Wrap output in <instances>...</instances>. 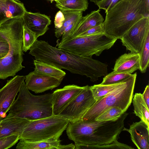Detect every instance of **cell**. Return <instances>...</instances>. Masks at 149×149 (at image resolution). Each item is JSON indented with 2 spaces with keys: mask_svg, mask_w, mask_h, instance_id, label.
I'll return each mask as SVG.
<instances>
[{
  "mask_svg": "<svg viewBox=\"0 0 149 149\" xmlns=\"http://www.w3.org/2000/svg\"><path fill=\"white\" fill-rule=\"evenodd\" d=\"M9 50L8 42L0 34V55L5 57L7 55Z\"/></svg>",
  "mask_w": 149,
  "mask_h": 149,
  "instance_id": "34",
  "label": "cell"
},
{
  "mask_svg": "<svg viewBox=\"0 0 149 149\" xmlns=\"http://www.w3.org/2000/svg\"><path fill=\"white\" fill-rule=\"evenodd\" d=\"M123 113L121 109L118 107H111L103 112L95 120L106 121L116 119Z\"/></svg>",
  "mask_w": 149,
  "mask_h": 149,
  "instance_id": "27",
  "label": "cell"
},
{
  "mask_svg": "<svg viewBox=\"0 0 149 149\" xmlns=\"http://www.w3.org/2000/svg\"><path fill=\"white\" fill-rule=\"evenodd\" d=\"M140 70L142 73H145L149 63V33L146 36L143 46L139 52Z\"/></svg>",
  "mask_w": 149,
  "mask_h": 149,
  "instance_id": "26",
  "label": "cell"
},
{
  "mask_svg": "<svg viewBox=\"0 0 149 149\" xmlns=\"http://www.w3.org/2000/svg\"><path fill=\"white\" fill-rule=\"evenodd\" d=\"M121 0H101L98 1L96 3L99 9H102L105 13L112 8L116 4Z\"/></svg>",
  "mask_w": 149,
  "mask_h": 149,
  "instance_id": "33",
  "label": "cell"
},
{
  "mask_svg": "<svg viewBox=\"0 0 149 149\" xmlns=\"http://www.w3.org/2000/svg\"><path fill=\"white\" fill-rule=\"evenodd\" d=\"M72 84L65 86L55 90L52 93L53 114L58 115L63 109L84 88Z\"/></svg>",
  "mask_w": 149,
  "mask_h": 149,
  "instance_id": "13",
  "label": "cell"
},
{
  "mask_svg": "<svg viewBox=\"0 0 149 149\" xmlns=\"http://www.w3.org/2000/svg\"><path fill=\"white\" fill-rule=\"evenodd\" d=\"M25 79L24 76L16 75L8 80L6 84L0 89V120L5 117Z\"/></svg>",
  "mask_w": 149,
  "mask_h": 149,
  "instance_id": "11",
  "label": "cell"
},
{
  "mask_svg": "<svg viewBox=\"0 0 149 149\" xmlns=\"http://www.w3.org/2000/svg\"><path fill=\"white\" fill-rule=\"evenodd\" d=\"M132 74L113 71L103 77V81L100 84L107 85L118 83L129 77Z\"/></svg>",
  "mask_w": 149,
  "mask_h": 149,
  "instance_id": "29",
  "label": "cell"
},
{
  "mask_svg": "<svg viewBox=\"0 0 149 149\" xmlns=\"http://www.w3.org/2000/svg\"><path fill=\"white\" fill-rule=\"evenodd\" d=\"M49 0L50 1V2L51 3H52L54 1H55L56 2L57 1H59V0Z\"/></svg>",
  "mask_w": 149,
  "mask_h": 149,
  "instance_id": "38",
  "label": "cell"
},
{
  "mask_svg": "<svg viewBox=\"0 0 149 149\" xmlns=\"http://www.w3.org/2000/svg\"><path fill=\"white\" fill-rule=\"evenodd\" d=\"M25 85L30 90L36 93H42L58 86L63 79L31 72L25 76Z\"/></svg>",
  "mask_w": 149,
  "mask_h": 149,
  "instance_id": "12",
  "label": "cell"
},
{
  "mask_svg": "<svg viewBox=\"0 0 149 149\" xmlns=\"http://www.w3.org/2000/svg\"><path fill=\"white\" fill-rule=\"evenodd\" d=\"M79 148L131 149L133 148L127 145L120 143L116 140L108 144L97 146H81Z\"/></svg>",
  "mask_w": 149,
  "mask_h": 149,
  "instance_id": "30",
  "label": "cell"
},
{
  "mask_svg": "<svg viewBox=\"0 0 149 149\" xmlns=\"http://www.w3.org/2000/svg\"><path fill=\"white\" fill-rule=\"evenodd\" d=\"M102 33H104L103 23L87 30L77 36H86Z\"/></svg>",
  "mask_w": 149,
  "mask_h": 149,
  "instance_id": "32",
  "label": "cell"
},
{
  "mask_svg": "<svg viewBox=\"0 0 149 149\" xmlns=\"http://www.w3.org/2000/svg\"><path fill=\"white\" fill-rule=\"evenodd\" d=\"M22 17L10 19L0 26V34L8 42L7 55L0 59V79H5L16 74L25 67L22 50L23 26Z\"/></svg>",
  "mask_w": 149,
  "mask_h": 149,
  "instance_id": "4",
  "label": "cell"
},
{
  "mask_svg": "<svg viewBox=\"0 0 149 149\" xmlns=\"http://www.w3.org/2000/svg\"><path fill=\"white\" fill-rule=\"evenodd\" d=\"M149 33V16L142 18L134 24L120 39L122 45L130 52H140L146 35Z\"/></svg>",
  "mask_w": 149,
  "mask_h": 149,
  "instance_id": "10",
  "label": "cell"
},
{
  "mask_svg": "<svg viewBox=\"0 0 149 149\" xmlns=\"http://www.w3.org/2000/svg\"><path fill=\"white\" fill-rule=\"evenodd\" d=\"M140 69L139 53H125L116 60L113 71L120 73L132 74Z\"/></svg>",
  "mask_w": 149,
  "mask_h": 149,
  "instance_id": "19",
  "label": "cell"
},
{
  "mask_svg": "<svg viewBox=\"0 0 149 149\" xmlns=\"http://www.w3.org/2000/svg\"><path fill=\"white\" fill-rule=\"evenodd\" d=\"M30 121L7 116L0 120V138L11 135H19Z\"/></svg>",
  "mask_w": 149,
  "mask_h": 149,
  "instance_id": "18",
  "label": "cell"
},
{
  "mask_svg": "<svg viewBox=\"0 0 149 149\" xmlns=\"http://www.w3.org/2000/svg\"><path fill=\"white\" fill-rule=\"evenodd\" d=\"M134 113L149 127V109L140 93H136L132 98Z\"/></svg>",
  "mask_w": 149,
  "mask_h": 149,
  "instance_id": "21",
  "label": "cell"
},
{
  "mask_svg": "<svg viewBox=\"0 0 149 149\" xmlns=\"http://www.w3.org/2000/svg\"><path fill=\"white\" fill-rule=\"evenodd\" d=\"M106 13L104 33L120 39L136 22L149 16V0H121Z\"/></svg>",
  "mask_w": 149,
  "mask_h": 149,
  "instance_id": "3",
  "label": "cell"
},
{
  "mask_svg": "<svg viewBox=\"0 0 149 149\" xmlns=\"http://www.w3.org/2000/svg\"><path fill=\"white\" fill-rule=\"evenodd\" d=\"M143 98L147 106L149 107V86L147 85L145 88L144 91L142 94Z\"/></svg>",
  "mask_w": 149,
  "mask_h": 149,
  "instance_id": "36",
  "label": "cell"
},
{
  "mask_svg": "<svg viewBox=\"0 0 149 149\" xmlns=\"http://www.w3.org/2000/svg\"><path fill=\"white\" fill-rule=\"evenodd\" d=\"M128 113L125 112L117 119L91 122L81 119L69 121L66 132L75 145L86 146L105 145L117 140L124 127Z\"/></svg>",
  "mask_w": 149,
  "mask_h": 149,
  "instance_id": "2",
  "label": "cell"
},
{
  "mask_svg": "<svg viewBox=\"0 0 149 149\" xmlns=\"http://www.w3.org/2000/svg\"><path fill=\"white\" fill-rule=\"evenodd\" d=\"M26 11L19 0H0V26L10 19L22 17Z\"/></svg>",
  "mask_w": 149,
  "mask_h": 149,
  "instance_id": "17",
  "label": "cell"
},
{
  "mask_svg": "<svg viewBox=\"0 0 149 149\" xmlns=\"http://www.w3.org/2000/svg\"><path fill=\"white\" fill-rule=\"evenodd\" d=\"M65 19L64 15L61 11H58L56 13L54 20L55 27L59 29L62 26Z\"/></svg>",
  "mask_w": 149,
  "mask_h": 149,
  "instance_id": "35",
  "label": "cell"
},
{
  "mask_svg": "<svg viewBox=\"0 0 149 149\" xmlns=\"http://www.w3.org/2000/svg\"><path fill=\"white\" fill-rule=\"evenodd\" d=\"M24 23L38 38L44 35L49 30L51 23L48 16L39 13L26 11L22 17Z\"/></svg>",
  "mask_w": 149,
  "mask_h": 149,
  "instance_id": "14",
  "label": "cell"
},
{
  "mask_svg": "<svg viewBox=\"0 0 149 149\" xmlns=\"http://www.w3.org/2000/svg\"><path fill=\"white\" fill-rule=\"evenodd\" d=\"M3 57H4L3 56L0 55V59H1Z\"/></svg>",
  "mask_w": 149,
  "mask_h": 149,
  "instance_id": "39",
  "label": "cell"
},
{
  "mask_svg": "<svg viewBox=\"0 0 149 149\" xmlns=\"http://www.w3.org/2000/svg\"><path fill=\"white\" fill-rule=\"evenodd\" d=\"M33 64L35 71L58 79H63L66 74L61 69L36 59L34 60Z\"/></svg>",
  "mask_w": 149,
  "mask_h": 149,
  "instance_id": "22",
  "label": "cell"
},
{
  "mask_svg": "<svg viewBox=\"0 0 149 149\" xmlns=\"http://www.w3.org/2000/svg\"><path fill=\"white\" fill-rule=\"evenodd\" d=\"M19 140L18 135H11L0 138V149H7L12 147Z\"/></svg>",
  "mask_w": 149,
  "mask_h": 149,
  "instance_id": "31",
  "label": "cell"
},
{
  "mask_svg": "<svg viewBox=\"0 0 149 149\" xmlns=\"http://www.w3.org/2000/svg\"><path fill=\"white\" fill-rule=\"evenodd\" d=\"M123 130L130 134L131 140L139 149H149V127L143 121L133 123L129 129Z\"/></svg>",
  "mask_w": 149,
  "mask_h": 149,
  "instance_id": "16",
  "label": "cell"
},
{
  "mask_svg": "<svg viewBox=\"0 0 149 149\" xmlns=\"http://www.w3.org/2000/svg\"><path fill=\"white\" fill-rule=\"evenodd\" d=\"M99 9L95 10L82 16L72 33L63 40L75 38L90 28L102 24L104 19Z\"/></svg>",
  "mask_w": 149,
  "mask_h": 149,
  "instance_id": "20",
  "label": "cell"
},
{
  "mask_svg": "<svg viewBox=\"0 0 149 149\" xmlns=\"http://www.w3.org/2000/svg\"><path fill=\"white\" fill-rule=\"evenodd\" d=\"M62 11L64 15L65 19L61 27L59 29H55V36L57 38L60 37L62 36L65 29L67 26L73 22L81 19L82 17V11Z\"/></svg>",
  "mask_w": 149,
  "mask_h": 149,
  "instance_id": "24",
  "label": "cell"
},
{
  "mask_svg": "<svg viewBox=\"0 0 149 149\" xmlns=\"http://www.w3.org/2000/svg\"><path fill=\"white\" fill-rule=\"evenodd\" d=\"M136 76V72L132 74L123 83L96 101L81 119L87 122L94 121L106 110L114 107H118L125 112L132 101Z\"/></svg>",
  "mask_w": 149,
  "mask_h": 149,
  "instance_id": "6",
  "label": "cell"
},
{
  "mask_svg": "<svg viewBox=\"0 0 149 149\" xmlns=\"http://www.w3.org/2000/svg\"><path fill=\"white\" fill-rule=\"evenodd\" d=\"M91 1L94 2L95 4H96L97 2L99 1L98 0H90Z\"/></svg>",
  "mask_w": 149,
  "mask_h": 149,
  "instance_id": "37",
  "label": "cell"
},
{
  "mask_svg": "<svg viewBox=\"0 0 149 149\" xmlns=\"http://www.w3.org/2000/svg\"><path fill=\"white\" fill-rule=\"evenodd\" d=\"M88 0H60L56 2V6L61 11H84L88 7Z\"/></svg>",
  "mask_w": 149,
  "mask_h": 149,
  "instance_id": "23",
  "label": "cell"
},
{
  "mask_svg": "<svg viewBox=\"0 0 149 149\" xmlns=\"http://www.w3.org/2000/svg\"><path fill=\"white\" fill-rule=\"evenodd\" d=\"M60 136H57L47 139L29 141L20 139L16 148L17 149H74L75 145L61 144Z\"/></svg>",
  "mask_w": 149,
  "mask_h": 149,
  "instance_id": "15",
  "label": "cell"
},
{
  "mask_svg": "<svg viewBox=\"0 0 149 149\" xmlns=\"http://www.w3.org/2000/svg\"><path fill=\"white\" fill-rule=\"evenodd\" d=\"M29 54L35 59L66 70L71 73L85 76L94 82L108 74V65L91 57L79 56L54 47L45 41L36 40Z\"/></svg>",
  "mask_w": 149,
  "mask_h": 149,
  "instance_id": "1",
  "label": "cell"
},
{
  "mask_svg": "<svg viewBox=\"0 0 149 149\" xmlns=\"http://www.w3.org/2000/svg\"><path fill=\"white\" fill-rule=\"evenodd\" d=\"M96 101L90 86H85L84 89L63 109L58 116L69 121L81 119Z\"/></svg>",
  "mask_w": 149,
  "mask_h": 149,
  "instance_id": "9",
  "label": "cell"
},
{
  "mask_svg": "<svg viewBox=\"0 0 149 149\" xmlns=\"http://www.w3.org/2000/svg\"><path fill=\"white\" fill-rule=\"evenodd\" d=\"M117 40L102 33L57 40L56 46L79 56L91 57L94 55L99 56L104 50L110 48Z\"/></svg>",
  "mask_w": 149,
  "mask_h": 149,
  "instance_id": "7",
  "label": "cell"
},
{
  "mask_svg": "<svg viewBox=\"0 0 149 149\" xmlns=\"http://www.w3.org/2000/svg\"><path fill=\"white\" fill-rule=\"evenodd\" d=\"M52 97V93L38 95H33L26 87L24 81L7 116L30 120L51 116L53 115Z\"/></svg>",
  "mask_w": 149,
  "mask_h": 149,
  "instance_id": "5",
  "label": "cell"
},
{
  "mask_svg": "<svg viewBox=\"0 0 149 149\" xmlns=\"http://www.w3.org/2000/svg\"><path fill=\"white\" fill-rule=\"evenodd\" d=\"M126 79L116 84L107 85L100 84L90 86L94 98L96 101L100 100L108 93L123 83Z\"/></svg>",
  "mask_w": 149,
  "mask_h": 149,
  "instance_id": "25",
  "label": "cell"
},
{
  "mask_svg": "<svg viewBox=\"0 0 149 149\" xmlns=\"http://www.w3.org/2000/svg\"><path fill=\"white\" fill-rule=\"evenodd\" d=\"M37 38L35 34L24 23L22 45L23 52H26L29 50L37 40Z\"/></svg>",
  "mask_w": 149,
  "mask_h": 149,
  "instance_id": "28",
  "label": "cell"
},
{
  "mask_svg": "<svg viewBox=\"0 0 149 149\" xmlns=\"http://www.w3.org/2000/svg\"><path fill=\"white\" fill-rule=\"evenodd\" d=\"M69 121L58 115L31 120L19 135V140L34 141L61 136Z\"/></svg>",
  "mask_w": 149,
  "mask_h": 149,
  "instance_id": "8",
  "label": "cell"
}]
</instances>
